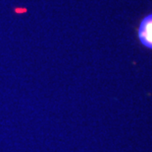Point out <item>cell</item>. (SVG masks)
<instances>
[{
  "label": "cell",
  "instance_id": "obj_1",
  "mask_svg": "<svg viewBox=\"0 0 152 152\" xmlns=\"http://www.w3.org/2000/svg\"><path fill=\"white\" fill-rule=\"evenodd\" d=\"M138 39L144 47L152 48V14L141 21L138 28Z\"/></svg>",
  "mask_w": 152,
  "mask_h": 152
}]
</instances>
